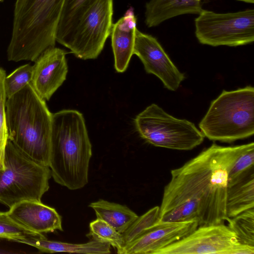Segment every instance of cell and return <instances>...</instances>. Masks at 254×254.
Masks as SVG:
<instances>
[{"label": "cell", "instance_id": "1", "mask_svg": "<svg viewBox=\"0 0 254 254\" xmlns=\"http://www.w3.org/2000/svg\"><path fill=\"white\" fill-rule=\"evenodd\" d=\"M253 144L222 146L213 143L172 170L159 206L160 217L184 201L196 199L198 226L224 223L228 173L236 160Z\"/></svg>", "mask_w": 254, "mask_h": 254}, {"label": "cell", "instance_id": "2", "mask_svg": "<svg viewBox=\"0 0 254 254\" xmlns=\"http://www.w3.org/2000/svg\"><path fill=\"white\" fill-rule=\"evenodd\" d=\"M92 145L83 115L74 110L52 114L49 167L57 184L70 190L88 182Z\"/></svg>", "mask_w": 254, "mask_h": 254}, {"label": "cell", "instance_id": "3", "mask_svg": "<svg viewBox=\"0 0 254 254\" xmlns=\"http://www.w3.org/2000/svg\"><path fill=\"white\" fill-rule=\"evenodd\" d=\"M52 115L30 83L5 102L8 139L27 156L48 167Z\"/></svg>", "mask_w": 254, "mask_h": 254}, {"label": "cell", "instance_id": "4", "mask_svg": "<svg viewBox=\"0 0 254 254\" xmlns=\"http://www.w3.org/2000/svg\"><path fill=\"white\" fill-rule=\"evenodd\" d=\"M65 0H16L7 59L35 62L55 47L56 32Z\"/></svg>", "mask_w": 254, "mask_h": 254}, {"label": "cell", "instance_id": "5", "mask_svg": "<svg viewBox=\"0 0 254 254\" xmlns=\"http://www.w3.org/2000/svg\"><path fill=\"white\" fill-rule=\"evenodd\" d=\"M113 0H92L57 28L56 41L77 58L95 59L110 36Z\"/></svg>", "mask_w": 254, "mask_h": 254}, {"label": "cell", "instance_id": "6", "mask_svg": "<svg viewBox=\"0 0 254 254\" xmlns=\"http://www.w3.org/2000/svg\"><path fill=\"white\" fill-rule=\"evenodd\" d=\"M209 139L231 143L254 133V88L223 90L211 103L199 124Z\"/></svg>", "mask_w": 254, "mask_h": 254}, {"label": "cell", "instance_id": "7", "mask_svg": "<svg viewBox=\"0 0 254 254\" xmlns=\"http://www.w3.org/2000/svg\"><path fill=\"white\" fill-rule=\"evenodd\" d=\"M4 163L0 171V203L10 208L23 200L41 201L49 189L50 168L27 156L9 139Z\"/></svg>", "mask_w": 254, "mask_h": 254}, {"label": "cell", "instance_id": "8", "mask_svg": "<svg viewBox=\"0 0 254 254\" xmlns=\"http://www.w3.org/2000/svg\"><path fill=\"white\" fill-rule=\"evenodd\" d=\"M140 137L157 147L178 150H190L200 145L204 136L194 124L177 119L152 104L134 119Z\"/></svg>", "mask_w": 254, "mask_h": 254}, {"label": "cell", "instance_id": "9", "mask_svg": "<svg viewBox=\"0 0 254 254\" xmlns=\"http://www.w3.org/2000/svg\"><path fill=\"white\" fill-rule=\"evenodd\" d=\"M198 42L213 47H236L254 41V10L226 13L203 9L194 20Z\"/></svg>", "mask_w": 254, "mask_h": 254}, {"label": "cell", "instance_id": "10", "mask_svg": "<svg viewBox=\"0 0 254 254\" xmlns=\"http://www.w3.org/2000/svg\"><path fill=\"white\" fill-rule=\"evenodd\" d=\"M242 244L224 223L199 226L154 254H237Z\"/></svg>", "mask_w": 254, "mask_h": 254}, {"label": "cell", "instance_id": "11", "mask_svg": "<svg viewBox=\"0 0 254 254\" xmlns=\"http://www.w3.org/2000/svg\"><path fill=\"white\" fill-rule=\"evenodd\" d=\"M133 54L142 62L146 72L158 77L169 90H177L185 79V74L173 63L157 39L137 28Z\"/></svg>", "mask_w": 254, "mask_h": 254}, {"label": "cell", "instance_id": "12", "mask_svg": "<svg viewBox=\"0 0 254 254\" xmlns=\"http://www.w3.org/2000/svg\"><path fill=\"white\" fill-rule=\"evenodd\" d=\"M198 226L197 219L183 222L158 221L126 245L120 254H154L185 238Z\"/></svg>", "mask_w": 254, "mask_h": 254}, {"label": "cell", "instance_id": "13", "mask_svg": "<svg viewBox=\"0 0 254 254\" xmlns=\"http://www.w3.org/2000/svg\"><path fill=\"white\" fill-rule=\"evenodd\" d=\"M66 52L55 47L46 50L32 66L30 84L38 96L49 100L66 79Z\"/></svg>", "mask_w": 254, "mask_h": 254}, {"label": "cell", "instance_id": "14", "mask_svg": "<svg viewBox=\"0 0 254 254\" xmlns=\"http://www.w3.org/2000/svg\"><path fill=\"white\" fill-rule=\"evenodd\" d=\"M6 212L17 223L34 232L63 231L61 216L55 208L41 201L23 200L13 205Z\"/></svg>", "mask_w": 254, "mask_h": 254}, {"label": "cell", "instance_id": "15", "mask_svg": "<svg viewBox=\"0 0 254 254\" xmlns=\"http://www.w3.org/2000/svg\"><path fill=\"white\" fill-rule=\"evenodd\" d=\"M136 29V18L132 7L113 24L110 36L115 68L118 72L126 70L133 55Z\"/></svg>", "mask_w": 254, "mask_h": 254}, {"label": "cell", "instance_id": "16", "mask_svg": "<svg viewBox=\"0 0 254 254\" xmlns=\"http://www.w3.org/2000/svg\"><path fill=\"white\" fill-rule=\"evenodd\" d=\"M208 0H149L145 7L144 22L149 28L158 26L174 17L198 14Z\"/></svg>", "mask_w": 254, "mask_h": 254}, {"label": "cell", "instance_id": "17", "mask_svg": "<svg viewBox=\"0 0 254 254\" xmlns=\"http://www.w3.org/2000/svg\"><path fill=\"white\" fill-rule=\"evenodd\" d=\"M252 208H254V166L227 182V217H233Z\"/></svg>", "mask_w": 254, "mask_h": 254}, {"label": "cell", "instance_id": "18", "mask_svg": "<svg viewBox=\"0 0 254 254\" xmlns=\"http://www.w3.org/2000/svg\"><path fill=\"white\" fill-rule=\"evenodd\" d=\"M18 243L32 246L43 253L64 252L86 254H106L110 252V245L92 240L84 244H71L51 241L46 238H32Z\"/></svg>", "mask_w": 254, "mask_h": 254}, {"label": "cell", "instance_id": "19", "mask_svg": "<svg viewBox=\"0 0 254 254\" xmlns=\"http://www.w3.org/2000/svg\"><path fill=\"white\" fill-rule=\"evenodd\" d=\"M100 219L120 233H124L138 216L126 205L100 199L89 205Z\"/></svg>", "mask_w": 254, "mask_h": 254}, {"label": "cell", "instance_id": "20", "mask_svg": "<svg viewBox=\"0 0 254 254\" xmlns=\"http://www.w3.org/2000/svg\"><path fill=\"white\" fill-rule=\"evenodd\" d=\"M228 227L240 244L254 247V208L231 218L227 217Z\"/></svg>", "mask_w": 254, "mask_h": 254}, {"label": "cell", "instance_id": "21", "mask_svg": "<svg viewBox=\"0 0 254 254\" xmlns=\"http://www.w3.org/2000/svg\"><path fill=\"white\" fill-rule=\"evenodd\" d=\"M90 232L88 236L93 240L108 244L117 250L120 254L125 246L123 234L104 221L97 218L89 224Z\"/></svg>", "mask_w": 254, "mask_h": 254}, {"label": "cell", "instance_id": "22", "mask_svg": "<svg viewBox=\"0 0 254 254\" xmlns=\"http://www.w3.org/2000/svg\"><path fill=\"white\" fill-rule=\"evenodd\" d=\"M45 238L43 234H39L23 227L7 214L0 211V239L15 242L32 238Z\"/></svg>", "mask_w": 254, "mask_h": 254}, {"label": "cell", "instance_id": "23", "mask_svg": "<svg viewBox=\"0 0 254 254\" xmlns=\"http://www.w3.org/2000/svg\"><path fill=\"white\" fill-rule=\"evenodd\" d=\"M160 207L156 206L138 216L131 225L123 233L125 246L144 233L159 220Z\"/></svg>", "mask_w": 254, "mask_h": 254}, {"label": "cell", "instance_id": "24", "mask_svg": "<svg viewBox=\"0 0 254 254\" xmlns=\"http://www.w3.org/2000/svg\"><path fill=\"white\" fill-rule=\"evenodd\" d=\"M32 66L29 64L23 65L5 76L4 87L6 97L8 99L20 91L31 81Z\"/></svg>", "mask_w": 254, "mask_h": 254}, {"label": "cell", "instance_id": "25", "mask_svg": "<svg viewBox=\"0 0 254 254\" xmlns=\"http://www.w3.org/2000/svg\"><path fill=\"white\" fill-rule=\"evenodd\" d=\"M198 202L188 200L169 210L159 218L160 222H183L197 219Z\"/></svg>", "mask_w": 254, "mask_h": 254}, {"label": "cell", "instance_id": "26", "mask_svg": "<svg viewBox=\"0 0 254 254\" xmlns=\"http://www.w3.org/2000/svg\"><path fill=\"white\" fill-rule=\"evenodd\" d=\"M253 166H254V144L236 160L228 173L227 182L233 181Z\"/></svg>", "mask_w": 254, "mask_h": 254}, {"label": "cell", "instance_id": "27", "mask_svg": "<svg viewBox=\"0 0 254 254\" xmlns=\"http://www.w3.org/2000/svg\"><path fill=\"white\" fill-rule=\"evenodd\" d=\"M5 72L0 68V147L5 149L8 138V133L5 119L6 94L4 87Z\"/></svg>", "mask_w": 254, "mask_h": 254}, {"label": "cell", "instance_id": "28", "mask_svg": "<svg viewBox=\"0 0 254 254\" xmlns=\"http://www.w3.org/2000/svg\"><path fill=\"white\" fill-rule=\"evenodd\" d=\"M91 0H65L58 26L65 23L77 11Z\"/></svg>", "mask_w": 254, "mask_h": 254}, {"label": "cell", "instance_id": "29", "mask_svg": "<svg viewBox=\"0 0 254 254\" xmlns=\"http://www.w3.org/2000/svg\"><path fill=\"white\" fill-rule=\"evenodd\" d=\"M237 0L249 3H254V0Z\"/></svg>", "mask_w": 254, "mask_h": 254}, {"label": "cell", "instance_id": "30", "mask_svg": "<svg viewBox=\"0 0 254 254\" xmlns=\"http://www.w3.org/2000/svg\"><path fill=\"white\" fill-rule=\"evenodd\" d=\"M2 0H0V2Z\"/></svg>", "mask_w": 254, "mask_h": 254}]
</instances>
